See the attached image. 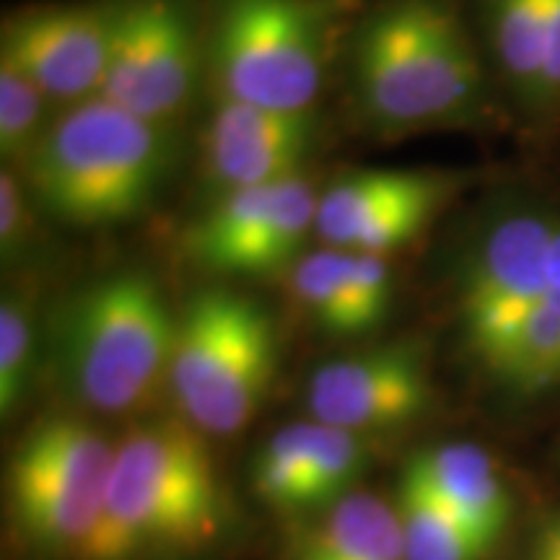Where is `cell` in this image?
<instances>
[{"mask_svg": "<svg viewBox=\"0 0 560 560\" xmlns=\"http://www.w3.org/2000/svg\"><path fill=\"white\" fill-rule=\"evenodd\" d=\"M34 208L24 179L16 170L5 166L0 172V255L5 268L24 262L39 242V226L34 221Z\"/></svg>", "mask_w": 560, "mask_h": 560, "instance_id": "24", "label": "cell"}, {"mask_svg": "<svg viewBox=\"0 0 560 560\" xmlns=\"http://www.w3.org/2000/svg\"><path fill=\"white\" fill-rule=\"evenodd\" d=\"M37 327L32 299L24 293H3L0 301V412L13 416L24 402L32 382Z\"/></svg>", "mask_w": 560, "mask_h": 560, "instance_id": "23", "label": "cell"}, {"mask_svg": "<svg viewBox=\"0 0 560 560\" xmlns=\"http://www.w3.org/2000/svg\"><path fill=\"white\" fill-rule=\"evenodd\" d=\"M177 128L102 96L66 107L19 166L42 213L70 229H115L145 215L177 172Z\"/></svg>", "mask_w": 560, "mask_h": 560, "instance_id": "3", "label": "cell"}, {"mask_svg": "<svg viewBox=\"0 0 560 560\" xmlns=\"http://www.w3.org/2000/svg\"><path fill=\"white\" fill-rule=\"evenodd\" d=\"M179 312L143 270L91 280L62 306L55 332L62 382L89 410H140L170 382Z\"/></svg>", "mask_w": 560, "mask_h": 560, "instance_id": "6", "label": "cell"}, {"mask_svg": "<svg viewBox=\"0 0 560 560\" xmlns=\"http://www.w3.org/2000/svg\"><path fill=\"white\" fill-rule=\"evenodd\" d=\"M450 291L462 346L486 374L516 350L560 353V208L506 198L482 210Z\"/></svg>", "mask_w": 560, "mask_h": 560, "instance_id": "2", "label": "cell"}, {"mask_svg": "<svg viewBox=\"0 0 560 560\" xmlns=\"http://www.w3.org/2000/svg\"><path fill=\"white\" fill-rule=\"evenodd\" d=\"M296 560H408L395 503L374 493H353L327 509L306 535Z\"/></svg>", "mask_w": 560, "mask_h": 560, "instance_id": "17", "label": "cell"}, {"mask_svg": "<svg viewBox=\"0 0 560 560\" xmlns=\"http://www.w3.org/2000/svg\"><path fill=\"white\" fill-rule=\"evenodd\" d=\"M120 0H50L5 13L0 58L16 66L47 100L81 104L102 94Z\"/></svg>", "mask_w": 560, "mask_h": 560, "instance_id": "12", "label": "cell"}, {"mask_svg": "<svg viewBox=\"0 0 560 560\" xmlns=\"http://www.w3.org/2000/svg\"><path fill=\"white\" fill-rule=\"evenodd\" d=\"M429 405L431 376L423 350L405 340L322 363L306 384L312 420L359 436L400 429Z\"/></svg>", "mask_w": 560, "mask_h": 560, "instance_id": "13", "label": "cell"}, {"mask_svg": "<svg viewBox=\"0 0 560 560\" xmlns=\"http://www.w3.org/2000/svg\"><path fill=\"white\" fill-rule=\"evenodd\" d=\"M314 420L291 423L272 433L252 465V488L257 499L280 511H299L301 482L312 450Z\"/></svg>", "mask_w": 560, "mask_h": 560, "instance_id": "22", "label": "cell"}, {"mask_svg": "<svg viewBox=\"0 0 560 560\" xmlns=\"http://www.w3.org/2000/svg\"><path fill=\"white\" fill-rule=\"evenodd\" d=\"M529 560H560V511L545 516L532 537Z\"/></svg>", "mask_w": 560, "mask_h": 560, "instance_id": "26", "label": "cell"}, {"mask_svg": "<svg viewBox=\"0 0 560 560\" xmlns=\"http://www.w3.org/2000/svg\"><path fill=\"white\" fill-rule=\"evenodd\" d=\"M366 0H206V73L219 100L314 112Z\"/></svg>", "mask_w": 560, "mask_h": 560, "instance_id": "4", "label": "cell"}, {"mask_svg": "<svg viewBox=\"0 0 560 560\" xmlns=\"http://www.w3.org/2000/svg\"><path fill=\"white\" fill-rule=\"evenodd\" d=\"M50 100L30 75L0 58V156L19 170L50 128Z\"/></svg>", "mask_w": 560, "mask_h": 560, "instance_id": "21", "label": "cell"}, {"mask_svg": "<svg viewBox=\"0 0 560 560\" xmlns=\"http://www.w3.org/2000/svg\"><path fill=\"white\" fill-rule=\"evenodd\" d=\"M550 0H480L482 30L501 81L532 115L540 96Z\"/></svg>", "mask_w": 560, "mask_h": 560, "instance_id": "18", "label": "cell"}, {"mask_svg": "<svg viewBox=\"0 0 560 560\" xmlns=\"http://www.w3.org/2000/svg\"><path fill=\"white\" fill-rule=\"evenodd\" d=\"M115 462L109 444L81 418H47L26 433L9 467L13 520L34 545L81 556L102 520Z\"/></svg>", "mask_w": 560, "mask_h": 560, "instance_id": "8", "label": "cell"}, {"mask_svg": "<svg viewBox=\"0 0 560 560\" xmlns=\"http://www.w3.org/2000/svg\"><path fill=\"white\" fill-rule=\"evenodd\" d=\"M319 190L310 174L215 195L187 226L182 249L219 278L285 276L317 236Z\"/></svg>", "mask_w": 560, "mask_h": 560, "instance_id": "10", "label": "cell"}, {"mask_svg": "<svg viewBox=\"0 0 560 560\" xmlns=\"http://www.w3.org/2000/svg\"><path fill=\"white\" fill-rule=\"evenodd\" d=\"M560 112V0H550L548 42H545V66L537 96V117H552Z\"/></svg>", "mask_w": 560, "mask_h": 560, "instance_id": "25", "label": "cell"}, {"mask_svg": "<svg viewBox=\"0 0 560 560\" xmlns=\"http://www.w3.org/2000/svg\"><path fill=\"white\" fill-rule=\"evenodd\" d=\"M402 478L423 488L490 545H495L506 527L511 514L509 490L493 457L478 444L450 441L420 450L405 465Z\"/></svg>", "mask_w": 560, "mask_h": 560, "instance_id": "16", "label": "cell"}, {"mask_svg": "<svg viewBox=\"0 0 560 560\" xmlns=\"http://www.w3.org/2000/svg\"><path fill=\"white\" fill-rule=\"evenodd\" d=\"M319 140L314 112H278L219 100L200 140L202 182L215 195L306 172Z\"/></svg>", "mask_w": 560, "mask_h": 560, "instance_id": "14", "label": "cell"}, {"mask_svg": "<svg viewBox=\"0 0 560 560\" xmlns=\"http://www.w3.org/2000/svg\"><path fill=\"white\" fill-rule=\"evenodd\" d=\"M470 174L444 170H361L319 190L317 240L325 247L389 257L441 219Z\"/></svg>", "mask_w": 560, "mask_h": 560, "instance_id": "11", "label": "cell"}, {"mask_svg": "<svg viewBox=\"0 0 560 560\" xmlns=\"http://www.w3.org/2000/svg\"><path fill=\"white\" fill-rule=\"evenodd\" d=\"M371 452L366 436L314 420L312 450L301 482L299 511L330 509L355 490Z\"/></svg>", "mask_w": 560, "mask_h": 560, "instance_id": "20", "label": "cell"}, {"mask_svg": "<svg viewBox=\"0 0 560 560\" xmlns=\"http://www.w3.org/2000/svg\"><path fill=\"white\" fill-rule=\"evenodd\" d=\"M278 359L276 317L260 299L206 289L179 312L166 387L182 420L206 436H234L262 410Z\"/></svg>", "mask_w": 560, "mask_h": 560, "instance_id": "7", "label": "cell"}, {"mask_svg": "<svg viewBox=\"0 0 560 560\" xmlns=\"http://www.w3.org/2000/svg\"><path fill=\"white\" fill-rule=\"evenodd\" d=\"M395 506L400 514L408 560H482L493 548L470 524L457 520L416 482L400 480Z\"/></svg>", "mask_w": 560, "mask_h": 560, "instance_id": "19", "label": "cell"}, {"mask_svg": "<svg viewBox=\"0 0 560 560\" xmlns=\"http://www.w3.org/2000/svg\"><path fill=\"white\" fill-rule=\"evenodd\" d=\"M283 278L291 304L332 338L374 332L395 306V272L382 255L312 249Z\"/></svg>", "mask_w": 560, "mask_h": 560, "instance_id": "15", "label": "cell"}, {"mask_svg": "<svg viewBox=\"0 0 560 560\" xmlns=\"http://www.w3.org/2000/svg\"><path fill=\"white\" fill-rule=\"evenodd\" d=\"M206 73V0H120L102 100L177 128Z\"/></svg>", "mask_w": 560, "mask_h": 560, "instance_id": "9", "label": "cell"}, {"mask_svg": "<svg viewBox=\"0 0 560 560\" xmlns=\"http://www.w3.org/2000/svg\"><path fill=\"white\" fill-rule=\"evenodd\" d=\"M223 495L206 433L187 420L136 425L120 444L102 520L83 560H128L159 548L198 545L219 532Z\"/></svg>", "mask_w": 560, "mask_h": 560, "instance_id": "5", "label": "cell"}, {"mask_svg": "<svg viewBox=\"0 0 560 560\" xmlns=\"http://www.w3.org/2000/svg\"><path fill=\"white\" fill-rule=\"evenodd\" d=\"M348 81L363 125L387 138L486 117V70L454 0H366L348 34Z\"/></svg>", "mask_w": 560, "mask_h": 560, "instance_id": "1", "label": "cell"}]
</instances>
